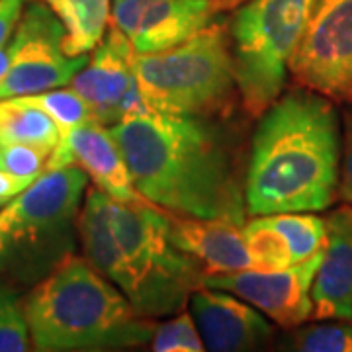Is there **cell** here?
Segmentation results:
<instances>
[{
	"mask_svg": "<svg viewBox=\"0 0 352 352\" xmlns=\"http://www.w3.org/2000/svg\"><path fill=\"white\" fill-rule=\"evenodd\" d=\"M212 118L147 112L110 131L145 200L173 215L245 223V175L233 141Z\"/></svg>",
	"mask_w": 352,
	"mask_h": 352,
	"instance_id": "cell-1",
	"label": "cell"
},
{
	"mask_svg": "<svg viewBox=\"0 0 352 352\" xmlns=\"http://www.w3.org/2000/svg\"><path fill=\"white\" fill-rule=\"evenodd\" d=\"M339 113L309 88L282 92L261 116L245 170L247 215L323 212L339 200Z\"/></svg>",
	"mask_w": 352,
	"mask_h": 352,
	"instance_id": "cell-2",
	"label": "cell"
},
{
	"mask_svg": "<svg viewBox=\"0 0 352 352\" xmlns=\"http://www.w3.org/2000/svg\"><path fill=\"white\" fill-rule=\"evenodd\" d=\"M78 243L88 263L147 319L182 311L206 280L204 266L170 239V214L147 200L120 201L87 188Z\"/></svg>",
	"mask_w": 352,
	"mask_h": 352,
	"instance_id": "cell-3",
	"label": "cell"
},
{
	"mask_svg": "<svg viewBox=\"0 0 352 352\" xmlns=\"http://www.w3.org/2000/svg\"><path fill=\"white\" fill-rule=\"evenodd\" d=\"M24 311L32 349L39 352L138 351L151 344L157 327L76 254L28 289Z\"/></svg>",
	"mask_w": 352,
	"mask_h": 352,
	"instance_id": "cell-4",
	"label": "cell"
},
{
	"mask_svg": "<svg viewBox=\"0 0 352 352\" xmlns=\"http://www.w3.org/2000/svg\"><path fill=\"white\" fill-rule=\"evenodd\" d=\"M88 176L78 166L47 170L0 210V284L30 289L76 254Z\"/></svg>",
	"mask_w": 352,
	"mask_h": 352,
	"instance_id": "cell-5",
	"label": "cell"
},
{
	"mask_svg": "<svg viewBox=\"0 0 352 352\" xmlns=\"http://www.w3.org/2000/svg\"><path fill=\"white\" fill-rule=\"evenodd\" d=\"M133 73L149 112L214 116L237 92L229 30L217 22L170 50L138 53Z\"/></svg>",
	"mask_w": 352,
	"mask_h": 352,
	"instance_id": "cell-6",
	"label": "cell"
},
{
	"mask_svg": "<svg viewBox=\"0 0 352 352\" xmlns=\"http://www.w3.org/2000/svg\"><path fill=\"white\" fill-rule=\"evenodd\" d=\"M315 0H247L229 30L233 73L243 110L258 118L284 92L289 65Z\"/></svg>",
	"mask_w": 352,
	"mask_h": 352,
	"instance_id": "cell-7",
	"label": "cell"
},
{
	"mask_svg": "<svg viewBox=\"0 0 352 352\" xmlns=\"http://www.w3.org/2000/svg\"><path fill=\"white\" fill-rule=\"evenodd\" d=\"M63 39V24L50 6L41 0H28L10 39L12 63L0 78V100L69 87L88 63V55H67Z\"/></svg>",
	"mask_w": 352,
	"mask_h": 352,
	"instance_id": "cell-8",
	"label": "cell"
},
{
	"mask_svg": "<svg viewBox=\"0 0 352 352\" xmlns=\"http://www.w3.org/2000/svg\"><path fill=\"white\" fill-rule=\"evenodd\" d=\"M289 73L300 87L352 102V0H315Z\"/></svg>",
	"mask_w": 352,
	"mask_h": 352,
	"instance_id": "cell-9",
	"label": "cell"
},
{
	"mask_svg": "<svg viewBox=\"0 0 352 352\" xmlns=\"http://www.w3.org/2000/svg\"><path fill=\"white\" fill-rule=\"evenodd\" d=\"M325 249V247H323ZM323 249L302 263L280 270H237L208 274L204 286L231 292L263 311L278 327L296 329L314 319V280Z\"/></svg>",
	"mask_w": 352,
	"mask_h": 352,
	"instance_id": "cell-10",
	"label": "cell"
},
{
	"mask_svg": "<svg viewBox=\"0 0 352 352\" xmlns=\"http://www.w3.org/2000/svg\"><path fill=\"white\" fill-rule=\"evenodd\" d=\"M217 0H112V20L139 55L180 45L215 22Z\"/></svg>",
	"mask_w": 352,
	"mask_h": 352,
	"instance_id": "cell-11",
	"label": "cell"
},
{
	"mask_svg": "<svg viewBox=\"0 0 352 352\" xmlns=\"http://www.w3.org/2000/svg\"><path fill=\"white\" fill-rule=\"evenodd\" d=\"M188 303L206 351H261L274 339V325L266 315L231 292L201 286Z\"/></svg>",
	"mask_w": 352,
	"mask_h": 352,
	"instance_id": "cell-12",
	"label": "cell"
},
{
	"mask_svg": "<svg viewBox=\"0 0 352 352\" xmlns=\"http://www.w3.org/2000/svg\"><path fill=\"white\" fill-rule=\"evenodd\" d=\"M135 55L126 34L110 24L106 36L92 50L85 69L69 82L102 126L112 127L124 118V104L135 87Z\"/></svg>",
	"mask_w": 352,
	"mask_h": 352,
	"instance_id": "cell-13",
	"label": "cell"
},
{
	"mask_svg": "<svg viewBox=\"0 0 352 352\" xmlns=\"http://www.w3.org/2000/svg\"><path fill=\"white\" fill-rule=\"evenodd\" d=\"M67 166L82 168L92 184L113 200H145L133 184L124 153L113 139L110 127L102 126L96 120H90L61 135L47 159L45 170Z\"/></svg>",
	"mask_w": 352,
	"mask_h": 352,
	"instance_id": "cell-14",
	"label": "cell"
},
{
	"mask_svg": "<svg viewBox=\"0 0 352 352\" xmlns=\"http://www.w3.org/2000/svg\"><path fill=\"white\" fill-rule=\"evenodd\" d=\"M327 237L314 280V319L352 321V206L342 204L325 217Z\"/></svg>",
	"mask_w": 352,
	"mask_h": 352,
	"instance_id": "cell-15",
	"label": "cell"
},
{
	"mask_svg": "<svg viewBox=\"0 0 352 352\" xmlns=\"http://www.w3.org/2000/svg\"><path fill=\"white\" fill-rule=\"evenodd\" d=\"M170 239L204 266L206 276L256 268L245 223L170 214Z\"/></svg>",
	"mask_w": 352,
	"mask_h": 352,
	"instance_id": "cell-16",
	"label": "cell"
},
{
	"mask_svg": "<svg viewBox=\"0 0 352 352\" xmlns=\"http://www.w3.org/2000/svg\"><path fill=\"white\" fill-rule=\"evenodd\" d=\"M65 28L63 51L88 55L106 36L112 20V0H41Z\"/></svg>",
	"mask_w": 352,
	"mask_h": 352,
	"instance_id": "cell-17",
	"label": "cell"
},
{
	"mask_svg": "<svg viewBox=\"0 0 352 352\" xmlns=\"http://www.w3.org/2000/svg\"><path fill=\"white\" fill-rule=\"evenodd\" d=\"M59 139V127L43 110L16 98L0 100V143H22L51 155Z\"/></svg>",
	"mask_w": 352,
	"mask_h": 352,
	"instance_id": "cell-18",
	"label": "cell"
},
{
	"mask_svg": "<svg viewBox=\"0 0 352 352\" xmlns=\"http://www.w3.org/2000/svg\"><path fill=\"white\" fill-rule=\"evenodd\" d=\"M16 100L43 110L57 124L61 135L94 120L90 106L71 87L53 88L38 94H25V96H18Z\"/></svg>",
	"mask_w": 352,
	"mask_h": 352,
	"instance_id": "cell-19",
	"label": "cell"
},
{
	"mask_svg": "<svg viewBox=\"0 0 352 352\" xmlns=\"http://www.w3.org/2000/svg\"><path fill=\"white\" fill-rule=\"evenodd\" d=\"M284 349L298 352H352V321L323 319V323L296 327Z\"/></svg>",
	"mask_w": 352,
	"mask_h": 352,
	"instance_id": "cell-20",
	"label": "cell"
},
{
	"mask_svg": "<svg viewBox=\"0 0 352 352\" xmlns=\"http://www.w3.org/2000/svg\"><path fill=\"white\" fill-rule=\"evenodd\" d=\"M32 349L24 300L18 289L0 284V352H24Z\"/></svg>",
	"mask_w": 352,
	"mask_h": 352,
	"instance_id": "cell-21",
	"label": "cell"
},
{
	"mask_svg": "<svg viewBox=\"0 0 352 352\" xmlns=\"http://www.w3.org/2000/svg\"><path fill=\"white\" fill-rule=\"evenodd\" d=\"M155 352H201L206 351L198 325L184 309L155 327L151 339Z\"/></svg>",
	"mask_w": 352,
	"mask_h": 352,
	"instance_id": "cell-22",
	"label": "cell"
},
{
	"mask_svg": "<svg viewBox=\"0 0 352 352\" xmlns=\"http://www.w3.org/2000/svg\"><path fill=\"white\" fill-rule=\"evenodd\" d=\"M50 155L22 143H0V168L14 176L39 178L45 173Z\"/></svg>",
	"mask_w": 352,
	"mask_h": 352,
	"instance_id": "cell-23",
	"label": "cell"
},
{
	"mask_svg": "<svg viewBox=\"0 0 352 352\" xmlns=\"http://www.w3.org/2000/svg\"><path fill=\"white\" fill-rule=\"evenodd\" d=\"M344 135L340 151V176H339V200L352 206V108L344 116Z\"/></svg>",
	"mask_w": 352,
	"mask_h": 352,
	"instance_id": "cell-24",
	"label": "cell"
},
{
	"mask_svg": "<svg viewBox=\"0 0 352 352\" xmlns=\"http://www.w3.org/2000/svg\"><path fill=\"white\" fill-rule=\"evenodd\" d=\"M28 0H0V50L12 39Z\"/></svg>",
	"mask_w": 352,
	"mask_h": 352,
	"instance_id": "cell-25",
	"label": "cell"
},
{
	"mask_svg": "<svg viewBox=\"0 0 352 352\" xmlns=\"http://www.w3.org/2000/svg\"><path fill=\"white\" fill-rule=\"evenodd\" d=\"M38 178H24V176H14L0 168V204H6L16 198L20 192H24L28 186H32Z\"/></svg>",
	"mask_w": 352,
	"mask_h": 352,
	"instance_id": "cell-26",
	"label": "cell"
},
{
	"mask_svg": "<svg viewBox=\"0 0 352 352\" xmlns=\"http://www.w3.org/2000/svg\"><path fill=\"white\" fill-rule=\"evenodd\" d=\"M0 206H2V204H0Z\"/></svg>",
	"mask_w": 352,
	"mask_h": 352,
	"instance_id": "cell-27",
	"label": "cell"
}]
</instances>
